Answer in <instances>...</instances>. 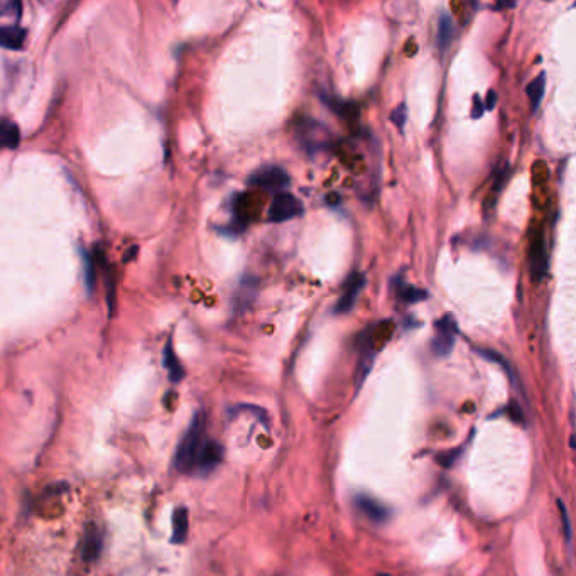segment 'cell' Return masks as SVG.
I'll use <instances>...</instances> for the list:
<instances>
[{
	"label": "cell",
	"instance_id": "obj_1",
	"mask_svg": "<svg viewBox=\"0 0 576 576\" xmlns=\"http://www.w3.org/2000/svg\"><path fill=\"white\" fill-rule=\"evenodd\" d=\"M205 439V416L201 413H196L176 450L174 467H176L178 471H181V474H192Z\"/></svg>",
	"mask_w": 576,
	"mask_h": 576
},
{
	"label": "cell",
	"instance_id": "obj_2",
	"mask_svg": "<svg viewBox=\"0 0 576 576\" xmlns=\"http://www.w3.org/2000/svg\"><path fill=\"white\" fill-rule=\"evenodd\" d=\"M458 326L457 320L451 314H446L436 321V333L431 342V350L436 357H448L457 342Z\"/></svg>",
	"mask_w": 576,
	"mask_h": 576
},
{
	"label": "cell",
	"instance_id": "obj_3",
	"mask_svg": "<svg viewBox=\"0 0 576 576\" xmlns=\"http://www.w3.org/2000/svg\"><path fill=\"white\" fill-rule=\"evenodd\" d=\"M302 203L288 192L277 193L267 211V220L272 223H283L302 215Z\"/></svg>",
	"mask_w": 576,
	"mask_h": 576
},
{
	"label": "cell",
	"instance_id": "obj_4",
	"mask_svg": "<svg viewBox=\"0 0 576 576\" xmlns=\"http://www.w3.org/2000/svg\"><path fill=\"white\" fill-rule=\"evenodd\" d=\"M248 183L257 186V188L267 189V192L281 193L284 188H288L291 180H289L288 173L279 166H264L248 178Z\"/></svg>",
	"mask_w": 576,
	"mask_h": 576
},
{
	"label": "cell",
	"instance_id": "obj_5",
	"mask_svg": "<svg viewBox=\"0 0 576 576\" xmlns=\"http://www.w3.org/2000/svg\"><path fill=\"white\" fill-rule=\"evenodd\" d=\"M529 262H530V272H533V279L536 283H541L548 274V248H546L544 235L540 230L534 235L533 243H530L529 250Z\"/></svg>",
	"mask_w": 576,
	"mask_h": 576
},
{
	"label": "cell",
	"instance_id": "obj_6",
	"mask_svg": "<svg viewBox=\"0 0 576 576\" xmlns=\"http://www.w3.org/2000/svg\"><path fill=\"white\" fill-rule=\"evenodd\" d=\"M223 460V446L220 443L213 441V439H205L200 453H198L196 463H194V470L196 474L206 475L213 471Z\"/></svg>",
	"mask_w": 576,
	"mask_h": 576
},
{
	"label": "cell",
	"instance_id": "obj_7",
	"mask_svg": "<svg viewBox=\"0 0 576 576\" xmlns=\"http://www.w3.org/2000/svg\"><path fill=\"white\" fill-rule=\"evenodd\" d=\"M363 284H366V277L360 272H354L350 274V277L345 281V286H343V293L340 294V300L337 304H335V313L343 314L348 313L357 302V297L362 293Z\"/></svg>",
	"mask_w": 576,
	"mask_h": 576
},
{
	"label": "cell",
	"instance_id": "obj_8",
	"mask_svg": "<svg viewBox=\"0 0 576 576\" xmlns=\"http://www.w3.org/2000/svg\"><path fill=\"white\" fill-rule=\"evenodd\" d=\"M328 130L314 120H308V122L304 120L297 127V138L308 151H318V149L325 147V144L328 142Z\"/></svg>",
	"mask_w": 576,
	"mask_h": 576
},
{
	"label": "cell",
	"instance_id": "obj_9",
	"mask_svg": "<svg viewBox=\"0 0 576 576\" xmlns=\"http://www.w3.org/2000/svg\"><path fill=\"white\" fill-rule=\"evenodd\" d=\"M355 507H357L359 512H362L368 521L375 522V524H382V522L387 521L389 516H391V511H389L384 504H380L379 500L363 494L357 495V499H355Z\"/></svg>",
	"mask_w": 576,
	"mask_h": 576
},
{
	"label": "cell",
	"instance_id": "obj_10",
	"mask_svg": "<svg viewBox=\"0 0 576 576\" xmlns=\"http://www.w3.org/2000/svg\"><path fill=\"white\" fill-rule=\"evenodd\" d=\"M102 551V533L95 524H88L83 534L81 542V558L83 561L92 563L98 559Z\"/></svg>",
	"mask_w": 576,
	"mask_h": 576
},
{
	"label": "cell",
	"instance_id": "obj_11",
	"mask_svg": "<svg viewBox=\"0 0 576 576\" xmlns=\"http://www.w3.org/2000/svg\"><path fill=\"white\" fill-rule=\"evenodd\" d=\"M257 288H259V281L255 277L247 276L240 281L237 293H235V312H246L250 308L257 296Z\"/></svg>",
	"mask_w": 576,
	"mask_h": 576
},
{
	"label": "cell",
	"instance_id": "obj_12",
	"mask_svg": "<svg viewBox=\"0 0 576 576\" xmlns=\"http://www.w3.org/2000/svg\"><path fill=\"white\" fill-rule=\"evenodd\" d=\"M26 41V31L18 26H4L0 27V48L4 49H20Z\"/></svg>",
	"mask_w": 576,
	"mask_h": 576
},
{
	"label": "cell",
	"instance_id": "obj_13",
	"mask_svg": "<svg viewBox=\"0 0 576 576\" xmlns=\"http://www.w3.org/2000/svg\"><path fill=\"white\" fill-rule=\"evenodd\" d=\"M188 509L186 507H178L173 514V537L171 541L174 544H181V542L186 541V536H188Z\"/></svg>",
	"mask_w": 576,
	"mask_h": 576
},
{
	"label": "cell",
	"instance_id": "obj_14",
	"mask_svg": "<svg viewBox=\"0 0 576 576\" xmlns=\"http://www.w3.org/2000/svg\"><path fill=\"white\" fill-rule=\"evenodd\" d=\"M453 34H455V22L453 19H451L450 14H441V18L438 20V46L441 51H445V49L450 48L451 44V39H453Z\"/></svg>",
	"mask_w": 576,
	"mask_h": 576
},
{
	"label": "cell",
	"instance_id": "obj_15",
	"mask_svg": "<svg viewBox=\"0 0 576 576\" xmlns=\"http://www.w3.org/2000/svg\"><path fill=\"white\" fill-rule=\"evenodd\" d=\"M19 139V127L9 120H0V149H15Z\"/></svg>",
	"mask_w": 576,
	"mask_h": 576
},
{
	"label": "cell",
	"instance_id": "obj_16",
	"mask_svg": "<svg viewBox=\"0 0 576 576\" xmlns=\"http://www.w3.org/2000/svg\"><path fill=\"white\" fill-rule=\"evenodd\" d=\"M544 90H546V74L541 73L540 76L534 78L533 81L529 83L528 88H525V93H528V98L530 102V110L536 112L540 109L542 97H544Z\"/></svg>",
	"mask_w": 576,
	"mask_h": 576
},
{
	"label": "cell",
	"instance_id": "obj_17",
	"mask_svg": "<svg viewBox=\"0 0 576 576\" xmlns=\"http://www.w3.org/2000/svg\"><path fill=\"white\" fill-rule=\"evenodd\" d=\"M164 367L168 368L169 379H171L173 382H180V380L185 377V370H183V367H181L180 360H178L176 355H174L171 342L166 345V350H164Z\"/></svg>",
	"mask_w": 576,
	"mask_h": 576
},
{
	"label": "cell",
	"instance_id": "obj_18",
	"mask_svg": "<svg viewBox=\"0 0 576 576\" xmlns=\"http://www.w3.org/2000/svg\"><path fill=\"white\" fill-rule=\"evenodd\" d=\"M375 354L372 350L370 345H366L362 348V354H360L359 360V367H357V385H362L363 380L367 379L368 372H370L372 366H374Z\"/></svg>",
	"mask_w": 576,
	"mask_h": 576
},
{
	"label": "cell",
	"instance_id": "obj_19",
	"mask_svg": "<svg viewBox=\"0 0 576 576\" xmlns=\"http://www.w3.org/2000/svg\"><path fill=\"white\" fill-rule=\"evenodd\" d=\"M401 297H403L406 302H420L428 297V293L422 291V289H416V288H403V294H401Z\"/></svg>",
	"mask_w": 576,
	"mask_h": 576
},
{
	"label": "cell",
	"instance_id": "obj_20",
	"mask_svg": "<svg viewBox=\"0 0 576 576\" xmlns=\"http://www.w3.org/2000/svg\"><path fill=\"white\" fill-rule=\"evenodd\" d=\"M558 507H559V514H561V522H563V528H565V530H563V534H565V537H566V541H568V544H570L571 542V536H573V534H571V524H570V516H568V511H566V505L561 502V500H558Z\"/></svg>",
	"mask_w": 576,
	"mask_h": 576
},
{
	"label": "cell",
	"instance_id": "obj_21",
	"mask_svg": "<svg viewBox=\"0 0 576 576\" xmlns=\"http://www.w3.org/2000/svg\"><path fill=\"white\" fill-rule=\"evenodd\" d=\"M20 14V4L11 2V0H0V15L15 18Z\"/></svg>",
	"mask_w": 576,
	"mask_h": 576
},
{
	"label": "cell",
	"instance_id": "obj_22",
	"mask_svg": "<svg viewBox=\"0 0 576 576\" xmlns=\"http://www.w3.org/2000/svg\"><path fill=\"white\" fill-rule=\"evenodd\" d=\"M391 120L396 123V127L403 132L404 126H406V120H408V110H406V105L397 107V109L391 114Z\"/></svg>",
	"mask_w": 576,
	"mask_h": 576
},
{
	"label": "cell",
	"instance_id": "obj_23",
	"mask_svg": "<svg viewBox=\"0 0 576 576\" xmlns=\"http://www.w3.org/2000/svg\"><path fill=\"white\" fill-rule=\"evenodd\" d=\"M478 354L482 355L483 359L490 360V362L499 363V366H502V367L505 368V370H509V372H511V367L507 366V362H505L502 355H499V354H497V351H494V350H478Z\"/></svg>",
	"mask_w": 576,
	"mask_h": 576
},
{
	"label": "cell",
	"instance_id": "obj_24",
	"mask_svg": "<svg viewBox=\"0 0 576 576\" xmlns=\"http://www.w3.org/2000/svg\"><path fill=\"white\" fill-rule=\"evenodd\" d=\"M483 110H485V105H483L482 98H480V95H475V97H474V112H471V117L480 119L483 115Z\"/></svg>",
	"mask_w": 576,
	"mask_h": 576
},
{
	"label": "cell",
	"instance_id": "obj_25",
	"mask_svg": "<svg viewBox=\"0 0 576 576\" xmlns=\"http://www.w3.org/2000/svg\"><path fill=\"white\" fill-rule=\"evenodd\" d=\"M495 102H497V93L494 92V90H490V92H488V95H487V103H483L485 110H492V109H494Z\"/></svg>",
	"mask_w": 576,
	"mask_h": 576
},
{
	"label": "cell",
	"instance_id": "obj_26",
	"mask_svg": "<svg viewBox=\"0 0 576 576\" xmlns=\"http://www.w3.org/2000/svg\"><path fill=\"white\" fill-rule=\"evenodd\" d=\"M502 7H514V4H497V9H502Z\"/></svg>",
	"mask_w": 576,
	"mask_h": 576
}]
</instances>
